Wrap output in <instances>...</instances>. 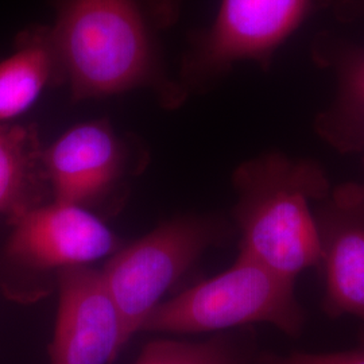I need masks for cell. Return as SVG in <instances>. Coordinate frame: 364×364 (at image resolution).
<instances>
[{
	"label": "cell",
	"mask_w": 364,
	"mask_h": 364,
	"mask_svg": "<svg viewBox=\"0 0 364 364\" xmlns=\"http://www.w3.org/2000/svg\"><path fill=\"white\" fill-rule=\"evenodd\" d=\"M182 0H53L50 27L73 102L138 90L165 108L189 96L168 73L162 36L180 18Z\"/></svg>",
	"instance_id": "6da1fadb"
},
{
	"label": "cell",
	"mask_w": 364,
	"mask_h": 364,
	"mask_svg": "<svg viewBox=\"0 0 364 364\" xmlns=\"http://www.w3.org/2000/svg\"><path fill=\"white\" fill-rule=\"evenodd\" d=\"M239 254L296 281L320 260L314 205L331 192L324 168L312 159L264 153L232 176Z\"/></svg>",
	"instance_id": "7a4b0ae2"
},
{
	"label": "cell",
	"mask_w": 364,
	"mask_h": 364,
	"mask_svg": "<svg viewBox=\"0 0 364 364\" xmlns=\"http://www.w3.org/2000/svg\"><path fill=\"white\" fill-rule=\"evenodd\" d=\"M294 285L296 281L239 254L225 272L159 304L141 332L221 333L270 324L290 338H299L306 313Z\"/></svg>",
	"instance_id": "3957f363"
},
{
	"label": "cell",
	"mask_w": 364,
	"mask_h": 364,
	"mask_svg": "<svg viewBox=\"0 0 364 364\" xmlns=\"http://www.w3.org/2000/svg\"><path fill=\"white\" fill-rule=\"evenodd\" d=\"M224 232L225 225L213 218H181L114 254L102 275L127 340L141 332L165 293L224 239Z\"/></svg>",
	"instance_id": "277c9868"
},
{
	"label": "cell",
	"mask_w": 364,
	"mask_h": 364,
	"mask_svg": "<svg viewBox=\"0 0 364 364\" xmlns=\"http://www.w3.org/2000/svg\"><path fill=\"white\" fill-rule=\"evenodd\" d=\"M311 9L312 0H221L212 25L183 54L177 81L189 95L208 90L242 61L266 68Z\"/></svg>",
	"instance_id": "5b68a950"
},
{
	"label": "cell",
	"mask_w": 364,
	"mask_h": 364,
	"mask_svg": "<svg viewBox=\"0 0 364 364\" xmlns=\"http://www.w3.org/2000/svg\"><path fill=\"white\" fill-rule=\"evenodd\" d=\"M328 317H355L364 326V183L332 188L314 205Z\"/></svg>",
	"instance_id": "8992f818"
},
{
	"label": "cell",
	"mask_w": 364,
	"mask_h": 364,
	"mask_svg": "<svg viewBox=\"0 0 364 364\" xmlns=\"http://www.w3.org/2000/svg\"><path fill=\"white\" fill-rule=\"evenodd\" d=\"M58 290L49 364L114 363L129 340L102 272L60 270Z\"/></svg>",
	"instance_id": "52a82bcc"
},
{
	"label": "cell",
	"mask_w": 364,
	"mask_h": 364,
	"mask_svg": "<svg viewBox=\"0 0 364 364\" xmlns=\"http://www.w3.org/2000/svg\"><path fill=\"white\" fill-rule=\"evenodd\" d=\"M6 257L30 270L87 266L115 254L119 239L82 207L42 204L11 221Z\"/></svg>",
	"instance_id": "ba28073f"
},
{
	"label": "cell",
	"mask_w": 364,
	"mask_h": 364,
	"mask_svg": "<svg viewBox=\"0 0 364 364\" xmlns=\"http://www.w3.org/2000/svg\"><path fill=\"white\" fill-rule=\"evenodd\" d=\"M129 146L105 119L76 124L43 150L53 201L82 207L107 193L124 174Z\"/></svg>",
	"instance_id": "9c48e42d"
},
{
	"label": "cell",
	"mask_w": 364,
	"mask_h": 364,
	"mask_svg": "<svg viewBox=\"0 0 364 364\" xmlns=\"http://www.w3.org/2000/svg\"><path fill=\"white\" fill-rule=\"evenodd\" d=\"M65 85V73L50 27L19 31L13 50L0 60V124H9L52 87Z\"/></svg>",
	"instance_id": "30bf717a"
},
{
	"label": "cell",
	"mask_w": 364,
	"mask_h": 364,
	"mask_svg": "<svg viewBox=\"0 0 364 364\" xmlns=\"http://www.w3.org/2000/svg\"><path fill=\"white\" fill-rule=\"evenodd\" d=\"M36 124H0V215L10 223L50 193Z\"/></svg>",
	"instance_id": "8fae6325"
},
{
	"label": "cell",
	"mask_w": 364,
	"mask_h": 364,
	"mask_svg": "<svg viewBox=\"0 0 364 364\" xmlns=\"http://www.w3.org/2000/svg\"><path fill=\"white\" fill-rule=\"evenodd\" d=\"M316 131L341 153H364V53L344 68L332 105L316 119Z\"/></svg>",
	"instance_id": "7c38bea8"
},
{
	"label": "cell",
	"mask_w": 364,
	"mask_h": 364,
	"mask_svg": "<svg viewBox=\"0 0 364 364\" xmlns=\"http://www.w3.org/2000/svg\"><path fill=\"white\" fill-rule=\"evenodd\" d=\"M246 328L204 341L161 338L149 343L135 364H252L258 351Z\"/></svg>",
	"instance_id": "4fadbf2b"
},
{
	"label": "cell",
	"mask_w": 364,
	"mask_h": 364,
	"mask_svg": "<svg viewBox=\"0 0 364 364\" xmlns=\"http://www.w3.org/2000/svg\"><path fill=\"white\" fill-rule=\"evenodd\" d=\"M252 364H364V326L358 344L346 351L291 352L287 355L273 352H258Z\"/></svg>",
	"instance_id": "5bb4252c"
},
{
	"label": "cell",
	"mask_w": 364,
	"mask_h": 364,
	"mask_svg": "<svg viewBox=\"0 0 364 364\" xmlns=\"http://www.w3.org/2000/svg\"><path fill=\"white\" fill-rule=\"evenodd\" d=\"M347 6H348L347 10L350 11L355 10V13L364 15V0H348Z\"/></svg>",
	"instance_id": "9a60e30c"
},
{
	"label": "cell",
	"mask_w": 364,
	"mask_h": 364,
	"mask_svg": "<svg viewBox=\"0 0 364 364\" xmlns=\"http://www.w3.org/2000/svg\"><path fill=\"white\" fill-rule=\"evenodd\" d=\"M363 154H364V153H363ZM363 162H364V158H363Z\"/></svg>",
	"instance_id": "2e32d148"
}]
</instances>
